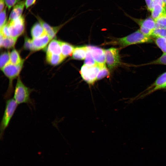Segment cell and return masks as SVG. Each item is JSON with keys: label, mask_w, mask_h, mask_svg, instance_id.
<instances>
[{"label": "cell", "mask_w": 166, "mask_h": 166, "mask_svg": "<svg viewBox=\"0 0 166 166\" xmlns=\"http://www.w3.org/2000/svg\"><path fill=\"white\" fill-rule=\"evenodd\" d=\"M33 91V89L26 86L18 77L15 87L13 98L18 105L26 103L34 105V101L30 97V94Z\"/></svg>", "instance_id": "cell-1"}, {"label": "cell", "mask_w": 166, "mask_h": 166, "mask_svg": "<svg viewBox=\"0 0 166 166\" xmlns=\"http://www.w3.org/2000/svg\"><path fill=\"white\" fill-rule=\"evenodd\" d=\"M116 39L115 42L122 47L132 44L153 42L151 37L144 35L140 30L126 36Z\"/></svg>", "instance_id": "cell-2"}, {"label": "cell", "mask_w": 166, "mask_h": 166, "mask_svg": "<svg viewBox=\"0 0 166 166\" xmlns=\"http://www.w3.org/2000/svg\"><path fill=\"white\" fill-rule=\"evenodd\" d=\"M18 105L14 98L6 100L4 114L0 124L1 139H2L5 130L8 127Z\"/></svg>", "instance_id": "cell-3"}, {"label": "cell", "mask_w": 166, "mask_h": 166, "mask_svg": "<svg viewBox=\"0 0 166 166\" xmlns=\"http://www.w3.org/2000/svg\"><path fill=\"white\" fill-rule=\"evenodd\" d=\"M23 65V63L15 65L10 62L2 69L5 75L9 79L10 81L8 89L4 96V99H7L11 97L13 89V81L19 75Z\"/></svg>", "instance_id": "cell-4"}, {"label": "cell", "mask_w": 166, "mask_h": 166, "mask_svg": "<svg viewBox=\"0 0 166 166\" xmlns=\"http://www.w3.org/2000/svg\"><path fill=\"white\" fill-rule=\"evenodd\" d=\"M100 69L99 66L96 65L89 66L84 64L80 71L83 80L90 85H93L97 81V77Z\"/></svg>", "instance_id": "cell-5"}, {"label": "cell", "mask_w": 166, "mask_h": 166, "mask_svg": "<svg viewBox=\"0 0 166 166\" xmlns=\"http://www.w3.org/2000/svg\"><path fill=\"white\" fill-rule=\"evenodd\" d=\"M9 25L10 37L18 38L22 34L25 30V19L22 16L14 20L8 21Z\"/></svg>", "instance_id": "cell-6"}, {"label": "cell", "mask_w": 166, "mask_h": 166, "mask_svg": "<svg viewBox=\"0 0 166 166\" xmlns=\"http://www.w3.org/2000/svg\"><path fill=\"white\" fill-rule=\"evenodd\" d=\"M106 62L108 67L112 69L117 66L120 63L119 50L111 48L105 50Z\"/></svg>", "instance_id": "cell-7"}, {"label": "cell", "mask_w": 166, "mask_h": 166, "mask_svg": "<svg viewBox=\"0 0 166 166\" xmlns=\"http://www.w3.org/2000/svg\"><path fill=\"white\" fill-rule=\"evenodd\" d=\"M87 46L100 68L105 65V50L100 47L93 45H89Z\"/></svg>", "instance_id": "cell-8"}, {"label": "cell", "mask_w": 166, "mask_h": 166, "mask_svg": "<svg viewBox=\"0 0 166 166\" xmlns=\"http://www.w3.org/2000/svg\"><path fill=\"white\" fill-rule=\"evenodd\" d=\"M78 15L72 17L65 22L64 23L58 26L53 27L48 24L39 17H37L38 22L40 23L44 28L46 33L50 37L51 39H54L59 30L65 24L74 19Z\"/></svg>", "instance_id": "cell-9"}, {"label": "cell", "mask_w": 166, "mask_h": 166, "mask_svg": "<svg viewBox=\"0 0 166 166\" xmlns=\"http://www.w3.org/2000/svg\"><path fill=\"white\" fill-rule=\"evenodd\" d=\"M25 7V0L18 1L13 7L9 18L8 21L16 20L22 17Z\"/></svg>", "instance_id": "cell-10"}, {"label": "cell", "mask_w": 166, "mask_h": 166, "mask_svg": "<svg viewBox=\"0 0 166 166\" xmlns=\"http://www.w3.org/2000/svg\"><path fill=\"white\" fill-rule=\"evenodd\" d=\"M51 40L47 34L40 37L33 39V42L35 51L44 49Z\"/></svg>", "instance_id": "cell-11"}, {"label": "cell", "mask_w": 166, "mask_h": 166, "mask_svg": "<svg viewBox=\"0 0 166 166\" xmlns=\"http://www.w3.org/2000/svg\"><path fill=\"white\" fill-rule=\"evenodd\" d=\"M125 14L129 16L126 13ZM129 17L137 23L140 26V27L151 30H153L156 27V22L152 17H149L145 19H138L130 17V16Z\"/></svg>", "instance_id": "cell-12"}, {"label": "cell", "mask_w": 166, "mask_h": 166, "mask_svg": "<svg viewBox=\"0 0 166 166\" xmlns=\"http://www.w3.org/2000/svg\"><path fill=\"white\" fill-rule=\"evenodd\" d=\"M166 84V72L163 73L158 77L155 82L149 88L151 89L146 93L147 95L156 90L164 89Z\"/></svg>", "instance_id": "cell-13"}, {"label": "cell", "mask_w": 166, "mask_h": 166, "mask_svg": "<svg viewBox=\"0 0 166 166\" xmlns=\"http://www.w3.org/2000/svg\"><path fill=\"white\" fill-rule=\"evenodd\" d=\"M46 53L61 55V42L53 39L48 44L46 49Z\"/></svg>", "instance_id": "cell-14"}, {"label": "cell", "mask_w": 166, "mask_h": 166, "mask_svg": "<svg viewBox=\"0 0 166 166\" xmlns=\"http://www.w3.org/2000/svg\"><path fill=\"white\" fill-rule=\"evenodd\" d=\"M87 46H81L75 48L72 55V58L77 60L85 59L88 51Z\"/></svg>", "instance_id": "cell-15"}, {"label": "cell", "mask_w": 166, "mask_h": 166, "mask_svg": "<svg viewBox=\"0 0 166 166\" xmlns=\"http://www.w3.org/2000/svg\"><path fill=\"white\" fill-rule=\"evenodd\" d=\"M30 33L33 39L40 37L46 34L42 26L39 22L35 23L33 26Z\"/></svg>", "instance_id": "cell-16"}, {"label": "cell", "mask_w": 166, "mask_h": 166, "mask_svg": "<svg viewBox=\"0 0 166 166\" xmlns=\"http://www.w3.org/2000/svg\"><path fill=\"white\" fill-rule=\"evenodd\" d=\"M65 58L61 55L46 53V60L49 64L56 65L61 63Z\"/></svg>", "instance_id": "cell-17"}, {"label": "cell", "mask_w": 166, "mask_h": 166, "mask_svg": "<svg viewBox=\"0 0 166 166\" xmlns=\"http://www.w3.org/2000/svg\"><path fill=\"white\" fill-rule=\"evenodd\" d=\"M166 10V6L164 4H154L153 10L151 12L152 18L155 21Z\"/></svg>", "instance_id": "cell-18"}, {"label": "cell", "mask_w": 166, "mask_h": 166, "mask_svg": "<svg viewBox=\"0 0 166 166\" xmlns=\"http://www.w3.org/2000/svg\"><path fill=\"white\" fill-rule=\"evenodd\" d=\"M61 54L65 58L72 56L75 48L72 45L66 42H61Z\"/></svg>", "instance_id": "cell-19"}, {"label": "cell", "mask_w": 166, "mask_h": 166, "mask_svg": "<svg viewBox=\"0 0 166 166\" xmlns=\"http://www.w3.org/2000/svg\"><path fill=\"white\" fill-rule=\"evenodd\" d=\"M10 63L15 65L23 63L24 61L21 58L18 52L15 49L10 53Z\"/></svg>", "instance_id": "cell-20"}, {"label": "cell", "mask_w": 166, "mask_h": 166, "mask_svg": "<svg viewBox=\"0 0 166 166\" xmlns=\"http://www.w3.org/2000/svg\"><path fill=\"white\" fill-rule=\"evenodd\" d=\"M17 38L9 37H4L0 47L10 49L14 47L16 44Z\"/></svg>", "instance_id": "cell-21"}, {"label": "cell", "mask_w": 166, "mask_h": 166, "mask_svg": "<svg viewBox=\"0 0 166 166\" xmlns=\"http://www.w3.org/2000/svg\"><path fill=\"white\" fill-rule=\"evenodd\" d=\"M10 62V53L4 51L1 54L0 58V68L2 70L5 66Z\"/></svg>", "instance_id": "cell-22"}, {"label": "cell", "mask_w": 166, "mask_h": 166, "mask_svg": "<svg viewBox=\"0 0 166 166\" xmlns=\"http://www.w3.org/2000/svg\"><path fill=\"white\" fill-rule=\"evenodd\" d=\"M155 21L156 27L166 29V10Z\"/></svg>", "instance_id": "cell-23"}, {"label": "cell", "mask_w": 166, "mask_h": 166, "mask_svg": "<svg viewBox=\"0 0 166 166\" xmlns=\"http://www.w3.org/2000/svg\"><path fill=\"white\" fill-rule=\"evenodd\" d=\"M152 38H158L166 37V29L159 27H156L154 29L151 35Z\"/></svg>", "instance_id": "cell-24"}, {"label": "cell", "mask_w": 166, "mask_h": 166, "mask_svg": "<svg viewBox=\"0 0 166 166\" xmlns=\"http://www.w3.org/2000/svg\"><path fill=\"white\" fill-rule=\"evenodd\" d=\"M84 64L89 66H93L97 65L90 51L88 49L85 58Z\"/></svg>", "instance_id": "cell-25"}, {"label": "cell", "mask_w": 166, "mask_h": 166, "mask_svg": "<svg viewBox=\"0 0 166 166\" xmlns=\"http://www.w3.org/2000/svg\"><path fill=\"white\" fill-rule=\"evenodd\" d=\"M155 42L164 53H166V38L164 37L156 38Z\"/></svg>", "instance_id": "cell-26"}, {"label": "cell", "mask_w": 166, "mask_h": 166, "mask_svg": "<svg viewBox=\"0 0 166 166\" xmlns=\"http://www.w3.org/2000/svg\"><path fill=\"white\" fill-rule=\"evenodd\" d=\"M110 73L106 65L100 68V69L97 77V80L102 79L109 76Z\"/></svg>", "instance_id": "cell-27"}, {"label": "cell", "mask_w": 166, "mask_h": 166, "mask_svg": "<svg viewBox=\"0 0 166 166\" xmlns=\"http://www.w3.org/2000/svg\"><path fill=\"white\" fill-rule=\"evenodd\" d=\"M24 48L25 49L31 51H35L32 39L26 37L25 39Z\"/></svg>", "instance_id": "cell-28"}, {"label": "cell", "mask_w": 166, "mask_h": 166, "mask_svg": "<svg viewBox=\"0 0 166 166\" xmlns=\"http://www.w3.org/2000/svg\"><path fill=\"white\" fill-rule=\"evenodd\" d=\"M6 8L1 12L0 14V29H1L7 22L6 13Z\"/></svg>", "instance_id": "cell-29"}, {"label": "cell", "mask_w": 166, "mask_h": 166, "mask_svg": "<svg viewBox=\"0 0 166 166\" xmlns=\"http://www.w3.org/2000/svg\"><path fill=\"white\" fill-rule=\"evenodd\" d=\"M0 30V33H2L5 37H10V27L8 22Z\"/></svg>", "instance_id": "cell-30"}, {"label": "cell", "mask_w": 166, "mask_h": 166, "mask_svg": "<svg viewBox=\"0 0 166 166\" xmlns=\"http://www.w3.org/2000/svg\"><path fill=\"white\" fill-rule=\"evenodd\" d=\"M150 63L166 65V53H164L159 58L151 62Z\"/></svg>", "instance_id": "cell-31"}, {"label": "cell", "mask_w": 166, "mask_h": 166, "mask_svg": "<svg viewBox=\"0 0 166 166\" xmlns=\"http://www.w3.org/2000/svg\"><path fill=\"white\" fill-rule=\"evenodd\" d=\"M8 10H9L13 7L18 2L19 0H4Z\"/></svg>", "instance_id": "cell-32"}, {"label": "cell", "mask_w": 166, "mask_h": 166, "mask_svg": "<svg viewBox=\"0 0 166 166\" xmlns=\"http://www.w3.org/2000/svg\"><path fill=\"white\" fill-rule=\"evenodd\" d=\"M148 9L151 12L154 7L153 0H145Z\"/></svg>", "instance_id": "cell-33"}, {"label": "cell", "mask_w": 166, "mask_h": 166, "mask_svg": "<svg viewBox=\"0 0 166 166\" xmlns=\"http://www.w3.org/2000/svg\"><path fill=\"white\" fill-rule=\"evenodd\" d=\"M36 0H25V7L27 9L34 4Z\"/></svg>", "instance_id": "cell-34"}, {"label": "cell", "mask_w": 166, "mask_h": 166, "mask_svg": "<svg viewBox=\"0 0 166 166\" xmlns=\"http://www.w3.org/2000/svg\"><path fill=\"white\" fill-rule=\"evenodd\" d=\"M5 5L6 3L4 0H0V12L4 9Z\"/></svg>", "instance_id": "cell-35"}, {"label": "cell", "mask_w": 166, "mask_h": 166, "mask_svg": "<svg viewBox=\"0 0 166 166\" xmlns=\"http://www.w3.org/2000/svg\"><path fill=\"white\" fill-rule=\"evenodd\" d=\"M163 3L166 6V0H162Z\"/></svg>", "instance_id": "cell-36"}, {"label": "cell", "mask_w": 166, "mask_h": 166, "mask_svg": "<svg viewBox=\"0 0 166 166\" xmlns=\"http://www.w3.org/2000/svg\"><path fill=\"white\" fill-rule=\"evenodd\" d=\"M165 88H166V85H165V86H164V89H165Z\"/></svg>", "instance_id": "cell-37"}, {"label": "cell", "mask_w": 166, "mask_h": 166, "mask_svg": "<svg viewBox=\"0 0 166 166\" xmlns=\"http://www.w3.org/2000/svg\"><path fill=\"white\" fill-rule=\"evenodd\" d=\"M166 38V37H165Z\"/></svg>", "instance_id": "cell-38"}]
</instances>
